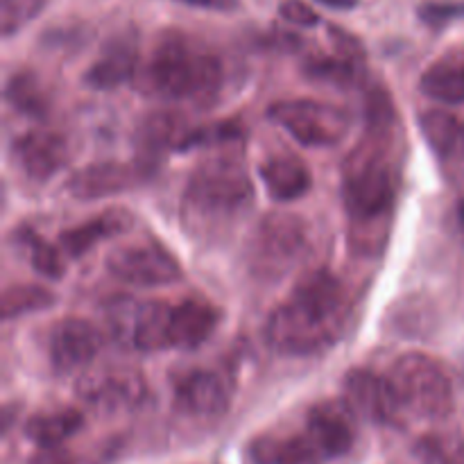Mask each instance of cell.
Here are the masks:
<instances>
[{"label": "cell", "instance_id": "1", "mask_svg": "<svg viewBox=\"0 0 464 464\" xmlns=\"http://www.w3.org/2000/svg\"><path fill=\"white\" fill-rule=\"evenodd\" d=\"M397 109L385 89L374 86L367 98V130L343 168L344 208L349 213V243L356 254L383 252L392 229L399 195Z\"/></svg>", "mask_w": 464, "mask_h": 464}, {"label": "cell", "instance_id": "2", "mask_svg": "<svg viewBox=\"0 0 464 464\" xmlns=\"http://www.w3.org/2000/svg\"><path fill=\"white\" fill-rule=\"evenodd\" d=\"M344 313L347 297L343 281L324 267L311 270L267 317L266 340L284 356H311L338 340Z\"/></svg>", "mask_w": 464, "mask_h": 464}, {"label": "cell", "instance_id": "3", "mask_svg": "<svg viewBox=\"0 0 464 464\" xmlns=\"http://www.w3.org/2000/svg\"><path fill=\"white\" fill-rule=\"evenodd\" d=\"M254 204V186L238 157L218 154L199 163L181 195V225L193 238L211 240L234 229Z\"/></svg>", "mask_w": 464, "mask_h": 464}, {"label": "cell", "instance_id": "4", "mask_svg": "<svg viewBox=\"0 0 464 464\" xmlns=\"http://www.w3.org/2000/svg\"><path fill=\"white\" fill-rule=\"evenodd\" d=\"M222 77L220 59L179 30L161 32L136 72L143 93L195 104H211L220 93Z\"/></svg>", "mask_w": 464, "mask_h": 464}, {"label": "cell", "instance_id": "5", "mask_svg": "<svg viewBox=\"0 0 464 464\" xmlns=\"http://www.w3.org/2000/svg\"><path fill=\"white\" fill-rule=\"evenodd\" d=\"M311 249L308 225L295 213H267L254 227L245 247L252 275L261 281H279L306 258Z\"/></svg>", "mask_w": 464, "mask_h": 464}, {"label": "cell", "instance_id": "6", "mask_svg": "<svg viewBox=\"0 0 464 464\" xmlns=\"http://www.w3.org/2000/svg\"><path fill=\"white\" fill-rule=\"evenodd\" d=\"M388 381L401 408L429 420H444L451 415V381L435 358L421 352L401 353L390 365Z\"/></svg>", "mask_w": 464, "mask_h": 464}, {"label": "cell", "instance_id": "7", "mask_svg": "<svg viewBox=\"0 0 464 464\" xmlns=\"http://www.w3.org/2000/svg\"><path fill=\"white\" fill-rule=\"evenodd\" d=\"M267 116L295 140L308 148L338 145L349 131V116L340 107L320 100H281L270 104Z\"/></svg>", "mask_w": 464, "mask_h": 464}, {"label": "cell", "instance_id": "8", "mask_svg": "<svg viewBox=\"0 0 464 464\" xmlns=\"http://www.w3.org/2000/svg\"><path fill=\"white\" fill-rule=\"evenodd\" d=\"M107 270L122 284L140 288L170 285L184 276L181 263L157 243H131L116 247L107 256Z\"/></svg>", "mask_w": 464, "mask_h": 464}, {"label": "cell", "instance_id": "9", "mask_svg": "<svg viewBox=\"0 0 464 464\" xmlns=\"http://www.w3.org/2000/svg\"><path fill=\"white\" fill-rule=\"evenodd\" d=\"M77 394L84 403L104 412L131 411L148 397L143 376L131 367H102L82 374Z\"/></svg>", "mask_w": 464, "mask_h": 464}, {"label": "cell", "instance_id": "10", "mask_svg": "<svg viewBox=\"0 0 464 464\" xmlns=\"http://www.w3.org/2000/svg\"><path fill=\"white\" fill-rule=\"evenodd\" d=\"M344 401L356 415L381 426H397L401 403L390 385L388 376H379L365 367H353L343 381Z\"/></svg>", "mask_w": 464, "mask_h": 464}, {"label": "cell", "instance_id": "11", "mask_svg": "<svg viewBox=\"0 0 464 464\" xmlns=\"http://www.w3.org/2000/svg\"><path fill=\"white\" fill-rule=\"evenodd\" d=\"M104 347V335L93 322L82 317H63L54 324L48 340V356L53 370L71 374L95 361Z\"/></svg>", "mask_w": 464, "mask_h": 464}, {"label": "cell", "instance_id": "12", "mask_svg": "<svg viewBox=\"0 0 464 464\" xmlns=\"http://www.w3.org/2000/svg\"><path fill=\"white\" fill-rule=\"evenodd\" d=\"M306 435L324 460L347 456L356 442L353 411L347 401H320L308 411Z\"/></svg>", "mask_w": 464, "mask_h": 464}, {"label": "cell", "instance_id": "13", "mask_svg": "<svg viewBox=\"0 0 464 464\" xmlns=\"http://www.w3.org/2000/svg\"><path fill=\"white\" fill-rule=\"evenodd\" d=\"M148 163L100 161L84 166L68 179L66 190L75 199H102L125 193L148 179Z\"/></svg>", "mask_w": 464, "mask_h": 464}, {"label": "cell", "instance_id": "14", "mask_svg": "<svg viewBox=\"0 0 464 464\" xmlns=\"http://www.w3.org/2000/svg\"><path fill=\"white\" fill-rule=\"evenodd\" d=\"M12 159L23 175L34 181H45L66 166L71 148L57 131L32 130L14 139Z\"/></svg>", "mask_w": 464, "mask_h": 464}, {"label": "cell", "instance_id": "15", "mask_svg": "<svg viewBox=\"0 0 464 464\" xmlns=\"http://www.w3.org/2000/svg\"><path fill=\"white\" fill-rule=\"evenodd\" d=\"M231 388L213 370H193L175 381V408L190 417H216L227 412Z\"/></svg>", "mask_w": 464, "mask_h": 464}, {"label": "cell", "instance_id": "16", "mask_svg": "<svg viewBox=\"0 0 464 464\" xmlns=\"http://www.w3.org/2000/svg\"><path fill=\"white\" fill-rule=\"evenodd\" d=\"M136 72H139V34L127 27L102 45L98 59L84 72V82L100 91L116 89L134 80Z\"/></svg>", "mask_w": 464, "mask_h": 464}, {"label": "cell", "instance_id": "17", "mask_svg": "<svg viewBox=\"0 0 464 464\" xmlns=\"http://www.w3.org/2000/svg\"><path fill=\"white\" fill-rule=\"evenodd\" d=\"M218 315L216 306L204 299L188 297L172 302L170 315V349H198L207 343L216 331Z\"/></svg>", "mask_w": 464, "mask_h": 464}, {"label": "cell", "instance_id": "18", "mask_svg": "<svg viewBox=\"0 0 464 464\" xmlns=\"http://www.w3.org/2000/svg\"><path fill=\"white\" fill-rule=\"evenodd\" d=\"M131 225H134V216L130 211H125V208H109V211L98 213L91 220L63 231L62 247L68 256L80 258L93 247H98L102 240L125 234Z\"/></svg>", "mask_w": 464, "mask_h": 464}, {"label": "cell", "instance_id": "19", "mask_svg": "<svg viewBox=\"0 0 464 464\" xmlns=\"http://www.w3.org/2000/svg\"><path fill=\"white\" fill-rule=\"evenodd\" d=\"M247 456L252 464H320L324 458L308 435L266 433L249 442Z\"/></svg>", "mask_w": 464, "mask_h": 464}, {"label": "cell", "instance_id": "20", "mask_svg": "<svg viewBox=\"0 0 464 464\" xmlns=\"http://www.w3.org/2000/svg\"><path fill=\"white\" fill-rule=\"evenodd\" d=\"M261 179L270 198L279 202H293L306 195L313 186L311 170L306 163L293 154H275L261 166Z\"/></svg>", "mask_w": 464, "mask_h": 464}, {"label": "cell", "instance_id": "21", "mask_svg": "<svg viewBox=\"0 0 464 464\" xmlns=\"http://www.w3.org/2000/svg\"><path fill=\"white\" fill-rule=\"evenodd\" d=\"M420 91L426 98L444 104L464 102V53H451L430 63L420 77Z\"/></svg>", "mask_w": 464, "mask_h": 464}, {"label": "cell", "instance_id": "22", "mask_svg": "<svg viewBox=\"0 0 464 464\" xmlns=\"http://www.w3.org/2000/svg\"><path fill=\"white\" fill-rule=\"evenodd\" d=\"M82 426H84V415L75 408H50L36 412L25 421V435L39 449H54L80 433Z\"/></svg>", "mask_w": 464, "mask_h": 464}, {"label": "cell", "instance_id": "23", "mask_svg": "<svg viewBox=\"0 0 464 464\" xmlns=\"http://www.w3.org/2000/svg\"><path fill=\"white\" fill-rule=\"evenodd\" d=\"M420 127L424 139L429 140L430 150L440 157H449L458 150L464 139V125L460 118L453 116L444 109H429L420 116Z\"/></svg>", "mask_w": 464, "mask_h": 464}, {"label": "cell", "instance_id": "24", "mask_svg": "<svg viewBox=\"0 0 464 464\" xmlns=\"http://www.w3.org/2000/svg\"><path fill=\"white\" fill-rule=\"evenodd\" d=\"M5 98L18 113L32 118H41L50 107V95L45 86L41 84L39 77L27 71L14 72L9 77L7 86H5Z\"/></svg>", "mask_w": 464, "mask_h": 464}, {"label": "cell", "instance_id": "25", "mask_svg": "<svg viewBox=\"0 0 464 464\" xmlns=\"http://www.w3.org/2000/svg\"><path fill=\"white\" fill-rule=\"evenodd\" d=\"M54 304V295L48 288H41V285L32 284H18V285H7L3 293V320H16V317L30 315V313L45 311Z\"/></svg>", "mask_w": 464, "mask_h": 464}, {"label": "cell", "instance_id": "26", "mask_svg": "<svg viewBox=\"0 0 464 464\" xmlns=\"http://www.w3.org/2000/svg\"><path fill=\"white\" fill-rule=\"evenodd\" d=\"M412 453L420 464H464V440L453 433H426Z\"/></svg>", "mask_w": 464, "mask_h": 464}, {"label": "cell", "instance_id": "27", "mask_svg": "<svg viewBox=\"0 0 464 464\" xmlns=\"http://www.w3.org/2000/svg\"><path fill=\"white\" fill-rule=\"evenodd\" d=\"M304 71H306L308 77L326 82V84L352 86L361 80V59L344 57V54H335V57H313L308 59Z\"/></svg>", "mask_w": 464, "mask_h": 464}, {"label": "cell", "instance_id": "28", "mask_svg": "<svg viewBox=\"0 0 464 464\" xmlns=\"http://www.w3.org/2000/svg\"><path fill=\"white\" fill-rule=\"evenodd\" d=\"M23 243L27 245V254H30V263L39 275L48 276V279H62L66 275V261L63 254L59 252L54 245L45 243L41 236L34 231H23Z\"/></svg>", "mask_w": 464, "mask_h": 464}, {"label": "cell", "instance_id": "29", "mask_svg": "<svg viewBox=\"0 0 464 464\" xmlns=\"http://www.w3.org/2000/svg\"><path fill=\"white\" fill-rule=\"evenodd\" d=\"M48 0H0V34H16L44 12Z\"/></svg>", "mask_w": 464, "mask_h": 464}, {"label": "cell", "instance_id": "30", "mask_svg": "<svg viewBox=\"0 0 464 464\" xmlns=\"http://www.w3.org/2000/svg\"><path fill=\"white\" fill-rule=\"evenodd\" d=\"M420 18L433 27L447 25V23H451V21H464V0L424 3L420 7Z\"/></svg>", "mask_w": 464, "mask_h": 464}, {"label": "cell", "instance_id": "31", "mask_svg": "<svg viewBox=\"0 0 464 464\" xmlns=\"http://www.w3.org/2000/svg\"><path fill=\"white\" fill-rule=\"evenodd\" d=\"M281 18L299 27H313L320 23V14L306 3V0H281L279 3Z\"/></svg>", "mask_w": 464, "mask_h": 464}, {"label": "cell", "instance_id": "32", "mask_svg": "<svg viewBox=\"0 0 464 464\" xmlns=\"http://www.w3.org/2000/svg\"><path fill=\"white\" fill-rule=\"evenodd\" d=\"M30 464H77V458L72 456L68 449L54 447V449H39Z\"/></svg>", "mask_w": 464, "mask_h": 464}, {"label": "cell", "instance_id": "33", "mask_svg": "<svg viewBox=\"0 0 464 464\" xmlns=\"http://www.w3.org/2000/svg\"><path fill=\"white\" fill-rule=\"evenodd\" d=\"M177 3L199 9H211V12H234V9H238L240 0H177Z\"/></svg>", "mask_w": 464, "mask_h": 464}, {"label": "cell", "instance_id": "34", "mask_svg": "<svg viewBox=\"0 0 464 464\" xmlns=\"http://www.w3.org/2000/svg\"><path fill=\"white\" fill-rule=\"evenodd\" d=\"M315 3L326 5L331 9H353L361 0H315Z\"/></svg>", "mask_w": 464, "mask_h": 464}, {"label": "cell", "instance_id": "35", "mask_svg": "<svg viewBox=\"0 0 464 464\" xmlns=\"http://www.w3.org/2000/svg\"><path fill=\"white\" fill-rule=\"evenodd\" d=\"M458 222H460V227L464 231V198L458 202Z\"/></svg>", "mask_w": 464, "mask_h": 464}]
</instances>
